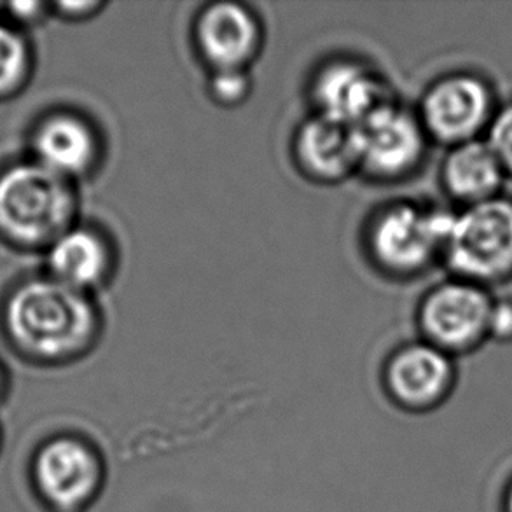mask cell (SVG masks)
Wrapping results in <instances>:
<instances>
[{"mask_svg":"<svg viewBox=\"0 0 512 512\" xmlns=\"http://www.w3.org/2000/svg\"><path fill=\"white\" fill-rule=\"evenodd\" d=\"M492 116V95L472 76L446 77L434 84L422 102V121L430 137L460 146L476 140Z\"/></svg>","mask_w":512,"mask_h":512,"instance_id":"7","label":"cell"},{"mask_svg":"<svg viewBox=\"0 0 512 512\" xmlns=\"http://www.w3.org/2000/svg\"><path fill=\"white\" fill-rule=\"evenodd\" d=\"M453 214L397 203L376 215L369 229V249L383 270L409 275L443 254Z\"/></svg>","mask_w":512,"mask_h":512,"instance_id":"4","label":"cell"},{"mask_svg":"<svg viewBox=\"0 0 512 512\" xmlns=\"http://www.w3.org/2000/svg\"><path fill=\"white\" fill-rule=\"evenodd\" d=\"M504 507H506V512H512V483L507 488L506 492V500H504Z\"/></svg>","mask_w":512,"mask_h":512,"instance_id":"21","label":"cell"},{"mask_svg":"<svg viewBox=\"0 0 512 512\" xmlns=\"http://www.w3.org/2000/svg\"><path fill=\"white\" fill-rule=\"evenodd\" d=\"M72 180L41 163L14 165L0 175V233L27 247L53 243L74 228Z\"/></svg>","mask_w":512,"mask_h":512,"instance_id":"2","label":"cell"},{"mask_svg":"<svg viewBox=\"0 0 512 512\" xmlns=\"http://www.w3.org/2000/svg\"><path fill=\"white\" fill-rule=\"evenodd\" d=\"M317 114L357 128L373 112L394 102L378 72L357 60H336L320 70L313 83Z\"/></svg>","mask_w":512,"mask_h":512,"instance_id":"9","label":"cell"},{"mask_svg":"<svg viewBox=\"0 0 512 512\" xmlns=\"http://www.w3.org/2000/svg\"><path fill=\"white\" fill-rule=\"evenodd\" d=\"M385 376L388 392L399 406L411 411H427L448 397L455 369L450 353L427 341L395 352Z\"/></svg>","mask_w":512,"mask_h":512,"instance_id":"10","label":"cell"},{"mask_svg":"<svg viewBox=\"0 0 512 512\" xmlns=\"http://www.w3.org/2000/svg\"><path fill=\"white\" fill-rule=\"evenodd\" d=\"M252 79L249 70H212L208 79V93L215 104L236 107L249 98Z\"/></svg>","mask_w":512,"mask_h":512,"instance_id":"17","label":"cell"},{"mask_svg":"<svg viewBox=\"0 0 512 512\" xmlns=\"http://www.w3.org/2000/svg\"><path fill=\"white\" fill-rule=\"evenodd\" d=\"M35 476L44 497L62 509L90 502L98 492L102 471L97 455L76 439L49 443L35 464Z\"/></svg>","mask_w":512,"mask_h":512,"instance_id":"11","label":"cell"},{"mask_svg":"<svg viewBox=\"0 0 512 512\" xmlns=\"http://www.w3.org/2000/svg\"><path fill=\"white\" fill-rule=\"evenodd\" d=\"M492 308L490 296L474 282H448L423 299L420 327L430 345L446 353L464 352L488 334Z\"/></svg>","mask_w":512,"mask_h":512,"instance_id":"5","label":"cell"},{"mask_svg":"<svg viewBox=\"0 0 512 512\" xmlns=\"http://www.w3.org/2000/svg\"><path fill=\"white\" fill-rule=\"evenodd\" d=\"M6 326L21 350L39 359L63 360L93 346L100 333V315L90 294L55 278H39L11 296Z\"/></svg>","mask_w":512,"mask_h":512,"instance_id":"1","label":"cell"},{"mask_svg":"<svg viewBox=\"0 0 512 512\" xmlns=\"http://www.w3.org/2000/svg\"><path fill=\"white\" fill-rule=\"evenodd\" d=\"M105 4L102 2H65V4H58L56 9L63 14V16H69L72 20L77 18H88L97 14L98 11L104 9Z\"/></svg>","mask_w":512,"mask_h":512,"instance_id":"20","label":"cell"},{"mask_svg":"<svg viewBox=\"0 0 512 512\" xmlns=\"http://www.w3.org/2000/svg\"><path fill=\"white\" fill-rule=\"evenodd\" d=\"M488 146L492 147L504 172L512 173V105L502 109L493 118L488 135Z\"/></svg>","mask_w":512,"mask_h":512,"instance_id":"18","label":"cell"},{"mask_svg":"<svg viewBox=\"0 0 512 512\" xmlns=\"http://www.w3.org/2000/svg\"><path fill=\"white\" fill-rule=\"evenodd\" d=\"M37 163L72 180L90 172L100 156L95 128L81 116L62 112L44 119L34 135Z\"/></svg>","mask_w":512,"mask_h":512,"instance_id":"13","label":"cell"},{"mask_svg":"<svg viewBox=\"0 0 512 512\" xmlns=\"http://www.w3.org/2000/svg\"><path fill=\"white\" fill-rule=\"evenodd\" d=\"M443 256L469 282L512 273V203L492 198L453 215Z\"/></svg>","mask_w":512,"mask_h":512,"instance_id":"3","label":"cell"},{"mask_svg":"<svg viewBox=\"0 0 512 512\" xmlns=\"http://www.w3.org/2000/svg\"><path fill=\"white\" fill-rule=\"evenodd\" d=\"M294 154L299 168L317 182H340L360 168L355 130L320 114L299 126Z\"/></svg>","mask_w":512,"mask_h":512,"instance_id":"12","label":"cell"},{"mask_svg":"<svg viewBox=\"0 0 512 512\" xmlns=\"http://www.w3.org/2000/svg\"><path fill=\"white\" fill-rule=\"evenodd\" d=\"M504 179V168L488 142L471 140L455 146L444 161V186L453 198L471 205L492 200Z\"/></svg>","mask_w":512,"mask_h":512,"instance_id":"15","label":"cell"},{"mask_svg":"<svg viewBox=\"0 0 512 512\" xmlns=\"http://www.w3.org/2000/svg\"><path fill=\"white\" fill-rule=\"evenodd\" d=\"M355 130L359 165L378 179H397L422 161L427 132L422 121L390 102L373 112Z\"/></svg>","mask_w":512,"mask_h":512,"instance_id":"6","label":"cell"},{"mask_svg":"<svg viewBox=\"0 0 512 512\" xmlns=\"http://www.w3.org/2000/svg\"><path fill=\"white\" fill-rule=\"evenodd\" d=\"M488 334H492L499 340H511L512 338V303L500 301L493 303L492 315H490V327Z\"/></svg>","mask_w":512,"mask_h":512,"instance_id":"19","label":"cell"},{"mask_svg":"<svg viewBox=\"0 0 512 512\" xmlns=\"http://www.w3.org/2000/svg\"><path fill=\"white\" fill-rule=\"evenodd\" d=\"M27 42L11 28L0 25V95H7L18 88L27 76Z\"/></svg>","mask_w":512,"mask_h":512,"instance_id":"16","label":"cell"},{"mask_svg":"<svg viewBox=\"0 0 512 512\" xmlns=\"http://www.w3.org/2000/svg\"><path fill=\"white\" fill-rule=\"evenodd\" d=\"M194 42L210 70H249L263 46V28L249 7L215 2L198 14Z\"/></svg>","mask_w":512,"mask_h":512,"instance_id":"8","label":"cell"},{"mask_svg":"<svg viewBox=\"0 0 512 512\" xmlns=\"http://www.w3.org/2000/svg\"><path fill=\"white\" fill-rule=\"evenodd\" d=\"M48 266L51 278L90 294L111 277L114 252L95 229L74 226L49 247Z\"/></svg>","mask_w":512,"mask_h":512,"instance_id":"14","label":"cell"}]
</instances>
